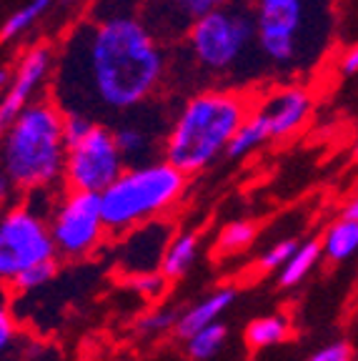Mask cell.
<instances>
[{
    "instance_id": "836d02e7",
    "label": "cell",
    "mask_w": 358,
    "mask_h": 361,
    "mask_svg": "<svg viewBox=\"0 0 358 361\" xmlns=\"http://www.w3.org/2000/svg\"><path fill=\"white\" fill-rule=\"evenodd\" d=\"M353 158H356V164H358V138H356V146H353Z\"/></svg>"
},
{
    "instance_id": "f1b7e54d",
    "label": "cell",
    "mask_w": 358,
    "mask_h": 361,
    "mask_svg": "<svg viewBox=\"0 0 358 361\" xmlns=\"http://www.w3.org/2000/svg\"><path fill=\"white\" fill-rule=\"evenodd\" d=\"M18 336V322L16 316L8 311V306H3L0 309V349L8 351L13 346V341H16Z\"/></svg>"
},
{
    "instance_id": "44dd1931",
    "label": "cell",
    "mask_w": 358,
    "mask_h": 361,
    "mask_svg": "<svg viewBox=\"0 0 358 361\" xmlns=\"http://www.w3.org/2000/svg\"><path fill=\"white\" fill-rule=\"evenodd\" d=\"M226 336H228V329H226L221 322L213 324V326L201 329V331L193 334V336L185 341V354H188V359H193V361L213 359V356L223 349Z\"/></svg>"
},
{
    "instance_id": "8fae6325",
    "label": "cell",
    "mask_w": 358,
    "mask_h": 361,
    "mask_svg": "<svg viewBox=\"0 0 358 361\" xmlns=\"http://www.w3.org/2000/svg\"><path fill=\"white\" fill-rule=\"evenodd\" d=\"M173 236V224L168 219H156L123 233L116 248V269L121 271V276L130 279L138 274L161 271Z\"/></svg>"
},
{
    "instance_id": "5b68a950",
    "label": "cell",
    "mask_w": 358,
    "mask_h": 361,
    "mask_svg": "<svg viewBox=\"0 0 358 361\" xmlns=\"http://www.w3.org/2000/svg\"><path fill=\"white\" fill-rule=\"evenodd\" d=\"M180 51L206 75H230L251 51H258L253 3L233 0L198 20L180 40Z\"/></svg>"
},
{
    "instance_id": "52a82bcc",
    "label": "cell",
    "mask_w": 358,
    "mask_h": 361,
    "mask_svg": "<svg viewBox=\"0 0 358 361\" xmlns=\"http://www.w3.org/2000/svg\"><path fill=\"white\" fill-rule=\"evenodd\" d=\"M58 259L51 224L28 203H13L0 219V276L11 286L23 271Z\"/></svg>"
},
{
    "instance_id": "ac0fdd59",
    "label": "cell",
    "mask_w": 358,
    "mask_h": 361,
    "mask_svg": "<svg viewBox=\"0 0 358 361\" xmlns=\"http://www.w3.org/2000/svg\"><path fill=\"white\" fill-rule=\"evenodd\" d=\"M321 259H323L321 238L301 241V246H298V251L293 254V259L278 271V283L283 288H296L298 283L306 281V276L319 266Z\"/></svg>"
},
{
    "instance_id": "603a6c76",
    "label": "cell",
    "mask_w": 358,
    "mask_h": 361,
    "mask_svg": "<svg viewBox=\"0 0 358 361\" xmlns=\"http://www.w3.org/2000/svg\"><path fill=\"white\" fill-rule=\"evenodd\" d=\"M253 238H256V224H251V221H233V224H228L218 233L216 248H218L221 256H233L246 251L253 243Z\"/></svg>"
},
{
    "instance_id": "5bb4252c",
    "label": "cell",
    "mask_w": 358,
    "mask_h": 361,
    "mask_svg": "<svg viewBox=\"0 0 358 361\" xmlns=\"http://www.w3.org/2000/svg\"><path fill=\"white\" fill-rule=\"evenodd\" d=\"M235 288L230 286H221L213 288L211 293H206L203 299H198L196 304H190L185 311H180L178 326H175V336L188 341L193 334H198L201 329L213 326V324L221 322V316L233 306L235 301Z\"/></svg>"
},
{
    "instance_id": "7c38bea8",
    "label": "cell",
    "mask_w": 358,
    "mask_h": 361,
    "mask_svg": "<svg viewBox=\"0 0 358 361\" xmlns=\"http://www.w3.org/2000/svg\"><path fill=\"white\" fill-rule=\"evenodd\" d=\"M233 0H143L140 18L161 43L183 40L198 20Z\"/></svg>"
},
{
    "instance_id": "30bf717a",
    "label": "cell",
    "mask_w": 358,
    "mask_h": 361,
    "mask_svg": "<svg viewBox=\"0 0 358 361\" xmlns=\"http://www.w3.org/2000/svg\"><path fill=\"white\" fill-rule=\"evenodd\" d=\"M53 68H56V51H53L51 45L35 43L23 53L16 66L11 88L3 93V101H0V126H3V130L30 103L38 101V93L48 83V75L53 73Z\"/></svg>"
},
{
    "instance_id": "3957f363",
    "label": "cell",
    "mask_w": 358,
    "mask_h": 361,
    "mask_svg": "<svg viewBox=\"0 0 358 361\" xmlns=\"http://www.w3.org/2000/svg\"><path fill=\"white\" fill-rule=\"evenodd\" d=\"M3 133V178L16 193L66 188V113L53 98L30 103Z\"/></svg>"
},
{
    "instance_id": "484cf974",
    "label": "cell",
    "mask_w": 358,
    "mask_h": 361,
    "mask_svg": "<svg viewBox=\"0 0 358 361\" xmlns=\"http://www.w3.org/2000/svg\"><path fill=\"white\" fill-rule=\"evenodd\" d=\"M301 243L293 241V238H283V241H276L271 248H266L264 254L258 256V271L264 274H278L288 261L293 259V254L298 251Z\"/></svg>"
},
{
    "instance_id": "277c9868",
    "label": "cell",
    "mask_w": 358,
    "mask_h": 361,
    "mask_svg": "<svg viewBox=\"0 0 358 361\" xmlns=\"http://www.w3.org/2000/svg\"><path fill=\"white\" fill-rule=\"evenodd\" d=\"M188 176L168 161L128 166L108 191L101 193V209L108 231L116 236L163 219L183 198Z\"/></svg>"
},
{
    "instance_id": "2e32d148",
    "label": "cell",
    "mask_w": 358,
    "mask_h": 361,
    "mask_svg": "<svg viewBox=\"0 0 358 361\" xmlns=\"http://www.w3.org/2000/svg\"><path fill=\"white\" fill-rule=\"evenodd\" d=\"M321 246L323 259H328L331 264H346L348 259H353L358 254V219H336L321 236Z\"/></svg>"
},
{
    "instance_id": "8992f818",
    "label": "cell",
    "mask_w": 358,
    "mask_h": 361,
    "mask_svg": "<svg viewBox=\"0 0 358 361\" xmlns=\"http://www.w3.org/2000/svg\"><path fill=\"white\" fill-rule=\"evenodd\" d=\"M258 25V53L278 71H296L316 56V0H251Z\"/></svg>"
},
{
    "instance_id": "d4e9b609",
    "label": "cell",
    "mask_w": 358,
    "mask_h": 361,
    "mask_svg": "<svg viewBox=\"0 0 358 361\" xmlns=\"http://www.w3.org/2000/svg\"><path fill=\"white\" fill-rule=\"evenodd\" d=\"M180 319V311L171 309V306H156V309L146 311L138 319V331L148 334V336H158V334L175 331Z\"/></svg>"
},
{
    "instance_id": "ba28073f",
    "label": "cell",
    "mask_w": 358,
    "mask_h": 361,
    "mask_svg": "<svg viewBox=\"0 0 358 361\" xmlns=\"http://www.w3.org/2000/svg\"><path fill=\"white\" fill-rule=\"evenodd\" d=\"M48 224H51L58 259L66 261H80L93 256L111 233L103 219L101 196L85 191H68V188L58 198Z\"/></svg>"
},
{
    "instance_id": "4fadbf2b",
    "label": "cell",
    "mask_w": 358,
    "mask_h": 361,
    "mask_svg": "<svg viewBox=\"0 0 358 361\" xmlns=\"http://www.w3.org/2000/svg\"><path fill=\"white\" fill-rule=\"evenodd\" d=\"M253 108L266 118L271 141H280V138L293 135L306 123L314 108V98L303 85H280Z\"/></svg>"
},
{
    "instance_id": "7a4b0ae2",
    "label": "cell",
    "mask_w": 358,
    "mask_h": 361,
    "mask_svg": "<svg viewBox=\"0 0 358 361\" xmlns=\"http://www.w3.org/2000/svg\"><path fill=\"white\" fill-rule=\"evenodd\" d=\"M251 111L253 101L238 90L211 88L193 93L171 121L161 158L185 176L201 173L228 151Z\"/></svg>"
},
{
    "instance_id": "d6a6232c",
    "label": "cell",
    "mask_w": 358,
    "mask_h": 361,
    "mask_svg": "<svg viewBox=\"0 0 358 361\" xmlns=\"http://www.w3.org/2000/svg\"><path fill=\"white\" fill-rule=\"evenodd\" d=\"M58 3H61V6H75L78 0H58Z\"/></svg>"
},
{
    "instance_id": "f546056e",
    "label": "cell",
    "mask_w": 358,
    "mask_h": 361,
    "mask_svg": "<svg viewBox=\"0 0 358 361\" xmlns=\"http://www.w3.org/2000/svg\"><path fill=\"white\" fill-rule=\"evenodd\" d=\"M341 73L343 75L358 73V45H356V48H351V51L343 53V58H341Z\"/></svg>"
},
{
    "instance_id": "cb8c5ba5",
    "label": "cell",
    "mask_w": 358,
    "mask_h": 361,
    "mask_svg": "<svg viewBox=\"0 0 358 361\" xmlns=\"http://www.w3.org/2000/svg\"><path fill=\"white\" fill-rule=\"evenodd\" d=\"M58 274V261H43L38 266H30L11 283L13 291H20V293H30V291H38V288L48 286V283L56 279Z\"/></svg>"
},
{
    "instance_id": "4dcf8cb0",
    "label": "cell",
    "mask_w": 358,
    "mask_h": 361,
    "mask_svg": "<svg viewBox=\"0 0 358 361\" xmlns=\"http://www.w3.org/2000/svg\"><path fill=\"white\" fill-rule=\"evenodd\" d=\"M13 75H16V71H11V66H3V68H0V88H3V93H6V90L11 88Z\"/></svg>"
},
{
    "instance_id": "6da1fadb",
    "label": "cell",
    "mask_w": 358,
    "mask_h": 361,
    "mask_svg": "<svg viewBox=\"0 0 358 361\" xmlns=\"http://www.w3.org/2000/svg\"><path fill=\"white\" fill-rule=\"evenodd\" d=\"M166 51L140 16L85 18L56 51L51 96L90 118L143 108L166 78Z\"/></svg>"
},
{
    "instance_id": "9a60e30c",
    "label": "cell",
    "mask_w": 358,
    "mask_h": 361,
    "mask_svg": "<svg viewBox=\"0 0 358 361\" xmlns=\"http://www.w3.org/2000/svg\"><path fill=\"white\" fill-rule=\"evenodd\" d=\"M116 143L121 148V156L125 158V166H146L153 164L156 153H163V143H158V135L153 130L143 128L138 121L123 118L113 128Z\"/></svg>"
},
{
    "instance_id": "7402d4cb",
    "label": "cell",
    "mask_w": 358,
    "mask_h": 361,
    "mask_svg": "<svg viewBox=\"0 0 358 361\" xmlns=\"http://www.w3.org/2000/svg\"><path fill=\"white\" fill-rule=\"evenodd\" d=\"M51 6H53V0H30L28 6H23L20 11H16L6 23H3V40L8 43V40L25 33L33 23H38L45 13L51 11Z\"/></svg>"
},
{
    "instance_id": "4316f807",
    "label": "cell",
    "mask_w": 358,
    "mask_h": 361,
    "mask_svg": "<svg viewBox=\"0 0 358 361\" xmlns=\"http://www.w3.org/2000/svg\"><path fill=\"white\" fill-rule=\"evenodd\" d=\"M125 283L138 293L140 299L158 301L163 293H166V288H168L171 281L163 276V271H151V274H138V276L125 279Z\"/></svg>"
},
{
    "instance_id": "ffe728a7",
    "label": "cell",
    "mask_w": 358,
    "mask_h": 361,
    "mask_svg": "<svg viewBox=\"0 0 358 361\" xmlns=\"http://www.w3.org/2000/svg\"><path fill=\"white\" fill-rule=\"evenodd\" d=\"M256 106V103H253ZM266 141H271V133H268V126H266V118L261 113L253 108L251 116L246 118V123L238 128V133L233 135V141H230L228 151L226 156L238 161V158H246L248 153H253L258 146H264Z\"/></svg>"
},
{
    "instance_id": "9c48e42d",
    "label": "cell",
    "mask_w": 358,
    "mask_h": 361,
    "mask_svg": "<svg viewBox=\"0 0 358 361\" xmlns=\"http://www.w3.org/2000/svg\"><path fill=\"white\" fill-rule=\"evenodd\" d=\"M125 169L128 166H125V158L121 156L113 128L95 123L85 138L68 146L63 183L68 191H85L101 196L123 176Z\"/></svg>"
},
{
    "instance_id": "d6986e66",
    "label": "cell",
    "mask_w": 358,
    "mask_h": 361,
    "mask_svg": "<svg viewBox=\"0 0 358 361\" xmlns=\"http://www.w3.org/2000/svg\"><path fill=\"white\" fill-rule=\"evenodd\" d=\"M288 336H291V322L283 314L261 316V319H253L246 326V344L253 351L278 346Z\"/></svg>"
},
{
    "instance_id": "1f68e13d",
    "label": "cell",
    "mask_w": 358,
    "mask_h": 361,
    "mask_svg": "<svg viewBox=\"0 0 358 361\" xmlns=\"http://www.w3.org/2000/svg\"><path fill=\"white\" fill-rule=\"evenodd\" d=\"M343 216H348V219H358V196L353 198L351 203H348L346 211H343Z\"/></svg>"
},
{
    "instance_id": "83f0119b",
    "label": "cell",
    "mask_w": 358,
    "mask_h": 361,
    "mask_svg": "<svg viewBox=\"0 0 358 361\" xmlns=\"http://www.w3.org/2000/svg\"><path fill=\"white\" fill-rule=\"evenodd\" d=\"M351 359H353L351 346L346 341H333V344H326L319 351H314L306 361H351Z\"/></svg>"
},
{
    "instance_id": "e0dca14e",
    "label": "cell",
    "mask_w": 358,
    "mask_h": 361,
    "mask_svg": "<svg viewBox=\"0 0 358 361\" xmlns=\"http://www.w3.org/2000/svg\"><path fill=\"white\" fill-rule=\"evenodd\" d=\"M198 246H201V238H198L196 231H178L171 241L168 251H166V259H163V276L168 281H175V279L185 276L193 264L198 259Z\"/></svg>"
}]
</instances>
